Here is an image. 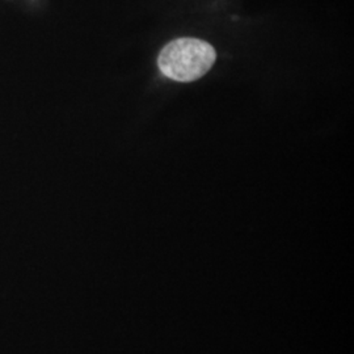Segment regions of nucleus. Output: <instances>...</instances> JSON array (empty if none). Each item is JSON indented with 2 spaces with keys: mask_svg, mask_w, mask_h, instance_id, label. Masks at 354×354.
I'll list each match as a JSON object with an SVG mask.
<instances>
[{
  "mask_svg": "<svg viewBox=\"0 0 354 354\" xmlns=\"http://www.w3.org/2000/svg\"><path fill=\"white\" fill-rule=\"evenodd\" d=\"M214 48L198 38H177L167 44L158 57L163 75L181 83L203 77L215 62Z\"/></svg>",
  "mask_w": 354,
  "mask_h": 354,
  "instance_id": "obj_1",
  "label": "nucleus"
}]
</instances>
